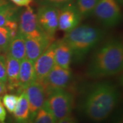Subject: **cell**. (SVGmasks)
<instances>
[{
  "mask_svg": "<svg viewBox=\"0 0 123 123\" xmlns=\"http://www.w3.org/2000/svg\"><path fill=\"white\" fill-rule=\"evenodd\" d=\"M55 43V64L65 69H70L73 57V51L69 46L63 40H60Z\"/></svg>",
  "mask_w": 123,
  "mask_h": 123,
  "instance_id": "14",
  "label": "cell"
},
{
  "mask_svg": "<svg viewBox=\"0 0 123 123\" xmlns=\"http://www.w3.org/2000/svg\"><path fill=\"white\" fill-rule=\"evenodd\" d=\"M12 114L16 123H31L29 103L25 91L20 93L17 105Z\"/></svg>",
  "mask_w": 123,
  "mask_h": 123,
  "instance_id": "16",
  "label": "cell"
},
{
  "mask_svg": "<svg viewBox=\"0 0 123 123\" xmlns=\"http://www.w3.org/2000/svg\"><path fill=\"white\" fill-rule=\"evenodd\" d=\"M99 0H77V8L80 14L82 16H88L91 14Z\"/></svg>",
  "mask_w": 123,
  "mask_h": 123,
  "instance_id": "20",
  "label": "cell"
},
{
  "mask_svg": "<svg viewBox=\"0 0 123 123\" xmlns=\"http://www.w3.org/2000/svg\"><path fill=\"white\" fill-rule=\"evenodd\" d=\"M56 120L53 117L52 113L49 110L47 105L44 104L38 110L32 121V123H56Z\"/></svg>",
  "mask_w": 123,
  "mask_h": 123,
  "instance_id": "18",
  "label": "cell"
},
{
  "mask_svg": "<svg viewBox=\"0 0 123 123\" xmlns=\"http://www.w3.org/2000/svg\"><path fill=\"white\" fill-rule=\"evenodd\" d=\"M123 66V43L117 40H111L101 46L94 53L87 74L92 78L113 76L121 72Z\"/></svg>",
  "mask_w": 123,
  "mask_h": 123,
  "instance_id": "2",
  "label": "cell"
},
{
  "mask_svg": "<svg viewBox=\"0 0 123 123\" xmlns=\"http://www.w3.org/2000/svg\"><path fill=\"white\" fill-rule=\"evenodd\" d=\"M54 38L45 34L39 38L25 37L26 58L33 63L53 43Z\"/></svg>",
  "mask_w": 123,
  "mask_h": 123,
  "instance_id": "12",
  "label": "cell"
},
{
  "mask_svg": "<svg viewBox=\"0 0 123 123\" xmlns=\"http://www.w3.org/2000/svg\"><path fill=\"white\" fill-rule=\"evenodd\" d=\"M14 4L18 7H27L32 4L33 0H10Z\"/></svg>",
  "mask_w": 123,
  "mask_h": 123,
  "instance_id": "25",
  "label": "cell"
},
{
  "mask_svg": "<svg viewBox=\"0 0 123 123\" xmlns=\"http://www.w3.org/2000/svg\"><path fill=\"white\" fill-rule=\"evenodd\" d=\"M102 38L103 31L100 29L88 25H79L67 32L62 40L71 49L75 57L81 59Z\"/></svg>",
  "mask_w": 123,
  "mask_h": 123,
  "instance_id": "3",
  "label": "cell"
},
{
  "mask_svg": "<svg viewBox=\"0 0 123 123\" xmlns=\"http://www.w3.org/2000/svg\"><path fill=\"white\" fill-rule=\"evenodd\" d=\"M74 0H40L42 5H47L61 8L62 7L71 4Z\"/></svg>",
  "mask_w": 123,
  "mask_h": 123,
  "instance_id": "23",
  "label": "cell"
},
{
  "mask_svg": "<svg viewBox=\"0 0 123 123\" xmlns=\"http://www.w3.org/2000/svg\"><path fill=\"white\" fill-rule=\"evenodd\" d=\"M7 86L6 84L3 83V82H0V96L4 94V93L7 92Z\"/></svg>",
  "mask_w": 123,
  "mask_h": 123,
  "instance_id": "28",
  "label": "cell"
},
{
  "mask_svg": "<svg viewBox=\"0 0 123 123\" xmlns=\"http://www.w3.org/2000/svg\"><path fill=\"white\" fill-rule=\"evenodd\" d=\"M10 4L7 0H0V10L8 6Z\"/></svg>",
  "mask_w": 123,
  "mask_h": 123,
  "instance_id": "29",
  "label": "cell"
},
{
  "mask_svg": "<svg viewBox=\"0 0 123 123\" xmlns=\"http://www.w3.org/2000/svg\"><path fill=\"white\" fill-rule=\"evenodd\" d=\"M7 52V54L19 62L26 58L25 37L21 34L18 32L17 35L12 40Z\"/></svg>",
  "mask_w": 123,
  "mask_h": 123,
  "instance_id": "17",
  "label": "cell"
},
{
  "mask_svg": "<svg viewBox=\"0 0 123 123\" xmlns=\"http://www.w3.org/2000/svg\"><path fill=\"white\" fill-rule=\"evenodd\" d=\"M116 1L119 4H123V0H116Z\"/></svg>",
  "mask_w": 123,
  "mask_h": 123,
  "instance_id": "30",
  "label": "cell"
},
{
  "mask_svg": "<svg viewBox=\"0 0 123 123\" xmlns=\"http://www.w3.org/2000/svg\"><path fill=\"white\" fill-rule=\"evenodd\" d=\"M45 104L52 113L56 122L71 115L73 98L64 89L51 92L45 101Z\"/></svg>",
  "mask_w": 123,
  "mask_h": 123,
  "instance_id": "4",
  "label": "cell"
},
{
  "mask_svg": "<svg viewBox=\"0 0 123 123\" xmlns=\"http://www.w3.org/2000/svg\"><path fill=\"white\" fill-rule=\"evenodd\" d=\"M6 117V111L0 98V123H5Z\"/></svg>",
  "mask_w": 123,
  "mask_h": 123,
  "instance_id": "26",
  "label": "cell"
},
{
  "mask_svg": "<svg viewBox=\"0 0 123 123\" xmlns=\"http://www.w3.org/2000/svg\"><path fill=\"white\" fill-rule=\"evenodd\" d=\"M70 81L71 72L70 69H65L55 64L44 80L38 82L43 84L48 97L49 94L54 90L66 88Z\"/></svg>",
  "mask_w": 123,
  "mask_h": 123,
  "instance_id": "7",
  "label": "cell"
},
{
  "mask_svg": "<svg viewBox=\"0 0 123 123\" xmlns=\"http://www.w3.org/2000/svg\"><path fill=\"white\" fill-rule=\"evenodd\" d=\"M18 32L27 38H39L47 34L39 25L37 15L30 6L25 7L20 15Z\"/></svg>",
  "mask_w": 123,
  "mask_h": 123,
  "instance_id": "6",
  "label": "cell"
},
{
  "mask_svg": "<svg viewBox=\"0 0 123 123\" xmlns=\"http://www.w3.org/2000/svg\"><path fill=\"white\" fill-rule=\"evenodd\" d=\"M18 97L13 94H6L2 98V103L10 114H12L17 105Z\"/></svg>",
  "mask_w": 123,
  "mask_h": 123,
  "instance_id": "22",
  "label": "cell"
},
{
  "mask_svg": "<svg viewBox=\"0 0 123 123\" xmlns=\"http://www.w3.org/2000/svg\"><path fill=\"white\" fill-rule=\"evenodd\" d=\"M58 13L59 8L56 7L42 5L36 14L40 27L47 35L52 37L58 29Z\"/></svg>",
  "mask_w": 123,
  "mask_h": 123,
  "instance_id": "9",
  "label": "cell"
},
{
  "mask_svg": "<svg viewBox=\"0 0 123 123\" xmlns=\"http://www.w3.org/2000/svg\"><path fill=\"white\" fill-rule=\"evenodd\" d=\"M81 17L75 5L70 4L59 8L58 29L67 33L79 25Z\"/></svg>",
  "mask_w": 123,
  "mask_h": 123,
  "instance_id": "10",
  "label": "cell"
},
{
  "mask_svg": "<svg viewBox=\"0 0 123 123\" xmlns=\"http://www.w3.org/2000/svg\"><path fill=\"white\" fill-rule=\"evenodd\" d=\"M6 75H7V90L14 91L18 88V78L20 62L14 59L8 54L6 57Z\"/></svg>",
  "mask_w": 123,
  "mask_h": 123,
  "instance_id": "15",
  "label": "cell"
},
{
  "mask_svg": "<svg viewBox=\"0 0 123 123\" xmlns=\"http://www.w3.org/2000/svg\"><path fill=\"white\" fill-rule=\"evenodd\" d=\"M92 12L98 21L107 27L116 25L121 18L120 7L116 0H99Z\"/></svg>",
  "mask_w": 123,
  "mask_h": 123,
  "instance_id": "5",
  "label": "cell"
},
{
  "mask_svg": "<svg viewBox=\"0 0 123 123\" xmlns=\"http://www.w3.org/2000/svg\"><path fill=\"white\" fill-rule=\"evenodd\" d=\"M12 38L6 27H0V51L7 52Z\"/></svg>",
  "mask_w": 123,
  "mask_h": 123,
  "instance_id": "21",
  "label": "cell"
},
{
  "mask_svg": "<svg viewBox=\"0 0 123 123\" xmlns=\"http://www.w3.org/2000/svg\"><path fill=\"white\" fill-rule=\"evenodd\" d=\"M0 82L7 83L6 59L4 55H0Z\"/></svg>",
  "mask_w": 123,
  "mask_h": 123,
  "instance_id": "24",
  "label": "cell"
},
{
  "mask_svg": "<svg viewBox=\"0 0 123 123\" xmlns=\"http://www.w3.org/2000/svg\"><path fill=\"white\" fill-rule=\"evenodd\" d=\"M118 98V92L114 86L99 83L90 90L84 100V114L93 121H103L114 110Z\"/></svg>",
  "mask_w": 123,
  "mask_h": 123,
  "instance_id": "1",
  "label": "cell"
},
{
  "mask_svg": "<svg viewBox=\"0 0 123 123\" xmlns=\"http://www.w3.org/2000/svg\"><path fill=\"white\" fill-rule=\"evenodd\" d=\"M55 43H53L34 62L36 80L42 81L55 64Z\"/></svg>",
  "mask_w": 123,
  "mask_h": 123,
  "instance_id": "11",
  "label": "cell"
},
{
  "mask_svg": "<svg viewBox=\"0 0 123 123\" xmlns=\"http://www.w3.org/2000/svg\"><path fill=\"white\" fill-rule=\"evenodd\" d=\"M56 123H77V120L74 116L70 115L66 118H64L58 120Z\"/></svg>",
  "mask_w": 123,
  "mask_h": 123,
  "instance_id": "27",
  "label": "cell"
},
{
  "mask_svg": "<svg viewBox=\"0 0 123 123\" xmlns=\"http://www.w3.org/2000/svg\"><path fill=\"white\" fill-rule=\"evenodd\" d=\"M24 91L29 103L30 119L32 123L37 112L44 104L47 98V93L43 84L36 80L31 83Z\"/></svg>",
  "mask_w": 123,
  "mask_h": 123,
  "instance_id": "8",
  "label": "cell"
},
{
  "mask_svg": "<svg viewBox=\"0 0 123 123\" xmlns=\"http://www.w3.org/2000/svg\"><path fill=\"white\" fill-rule=\"evenodd\" d=\"M36 80L34 63L27 58L20 62L18 88L17 91L20 94L34 81Z\"/></svg>",
  "mask_w": 123,
  "mask_h": 123,
  "instance_id": "13",
  "label": "cell"
},
{
  "mask_svg": "<svg viewBox=\"0 0 123 123\" xmlns=\"http://www.w3.org/2000/svg\"><path fill=\"white\" fill-rule=\"evenodd\" d=\"M17 9L10 4L0 10V27H5L6 24L11 21L17 20L16 15Z\"/></svg>",
  "mask_w": 123,
  "mask_h": 123,
  "instance_id": "19",
  "label": "cell"
}]
</instances>
